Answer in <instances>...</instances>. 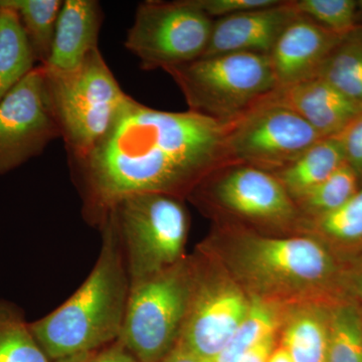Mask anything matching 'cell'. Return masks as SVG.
Listing matches in <instances>:
<instances>
[{
	"mask_svg": "<svg viewBox=\"0 0 362 362\" xmlns=\"http://www.w3.org/2000/svg\"><path fill=\"white\" fill-rule=\"evenodd\" d=\"M278 317L270 304L259 297H252L251 305L232 339L211 362H240L247 352L267 337L275 335Z\"/></svg>",
	"mask_w": 362,
	"mask_h": 362,
	"instance_id": "cell-24",
	"label": "cell"
},
{
	"mask_svg": "<svg viewBox=\"0 0 362 362\" xmlns=\"http://www.w3.org/2000/svg\"><path fill=\"white\" fill-rule=\"evenodd\" d=\"M317 78L362 107V23L331 52Z\"/></svg>",
	"mask_w": 362,
	"mask_h": 362,
	"instance_id": "cell-21",
	"label": "cell"
},
{
	"mask_svg": "<svg viewBox=\"0 0 362 362\" xmlns=\"http://www.w3.org/2000/svg\"><path fill=\"white\" fill-rule=\"evenodd\" d=\"M282 345L293 362H327L329 309L316 305L295 309L286 320Z\"/></svg>",
	"mask_w": 362,
	"mask_h": 362,
	"instance_id": "cell-18",
	"label": "cell"
},
{
	"mask_svg": "<svg viewBox=\"0 0 362 362\" xmlns=\"http://www.w3.org/2000/svg\"><path fill=\"white\" fill-rule=\"evenodd\" d=\"M361 187L356 173L346 163L343 164L327 180L295 201L302 221L332 213L351 199Z\"/></svg>",
	"mask_w": 362,
	"mask_h": 362,
	"instance_id": "cell-22",
	"label": "cell"
},
{
	"mask_svg": "<svg viewBox=\"0 0 362 362\" xmlns=\"http://www.w3.org/2000/svg\"><path fill=\"white\" fill-rule=\"evenodd\" d=\"M275 335L267 337L250 350L240 362H267L274 349Z\"/></svg>",
	"mask_w": 362,
	"mask_h": 362,
	"instance_id": "cell-31",
	"label": "cell"
},
{
	"mask_svg": "<svg viewBox=\"0 0 362 362\" xmlns=\"http://www.w3.org/2000/svg\"><path fill=\"white\" fill-rule=\"evenodd\" d=\"M228 128L195 112L157 110L130 97L102 141L84 158L69 161L85 220L99 226L131 194L187 199L207 176L235 163Z\"/></svg>",
	"mask_w": 362,
	"mask_h": 362,
	"instance_id": "cell-1",
	"label": "cell"
},
{
	"mask_svg": "<svg viewBox=\"0 0 362 362\" xmlns=\"http://www.w3.org/2000/svg\"><path fill=\"white\" fill-rule=\"evenodd\" d=\"M35 63L18 13L0 4V102L35 68Z\"/></svg>",
	"mask_w": 362,
	"mask_h": 362,
	"instance_id": "cell-19",
	"label": "cell"
},
{
	"mask_svg": "<svg viewBox=\"0 0 362 362\" xmlns=\"http://www.w3.org/2000/svg\"><path fill=\"white\" fill-rule=\"evenodd\" d=\"M164 71L180 88L188 110L223 124L233 123L278 88L269 56L252 52L202 57Z\"/></svg>",
	"mask_w": 362,
	"mask_h": 362,
	"instance_id": "cell-5",
	"label": "cell"
},
{
	"mask_svg": "<svg viewBox=\"0 0 362 362\" xmlns=\"http://www.w3.org/2000/svg\"><path fill=\"white\" fill-rule=\"evenodd\" d=\"M357 7H358L359 18H361V23H362V0L357 1Z\"/></svg>",
	"mask_w": 362,
	"mask_h": 362,
	"instance_id": "cell-36",
	"label": "cell"
},
{
	"mask_svg": "<svg viewBox=\"0 0 362 362\" xmlns=\"http://www.w3.org/2000/svg\"><path fill=\"white\" fill-rule=\"evenodd\" d=\"M267 362H293L289 352L283 345L278 349H273Z\"/></svg>",
	"mask_w": 362,
	"mask_h": 362,
	"instance_id": "cell-33",
	"label": "cell"
},
{
	"mask_svg": "<svg viewBox=\"0 0 362 362\" xmlns=\"http://www.w3.org/2000/svg\"><path fill=\"white\" fill-rule=\"evenodd\" d=\"M214 21L195 0L144 1L136 9L124 45L142 70L164 71L204 56Z\"/></svg>",
	"mask_w": 362,
	"mask_h": 362,
	"instance_id": "cell-9",
	"label": "cell"
},
{
	"mask_svg": "<svg viewBox=\"0 0 362 362\" xmlns=\"http://www.w3.org/2000/svg\"><path fill=\"white\" fill-rule=\"evenodd\" d=\"M98 228L101 251L85 282L59 308L30 324L51 361L98 351L118 340L122 331L130 293L122 244L108 216Z\"/></svg>",
	"mask_w": 362,
	"mask_h": 362,
	"instance_id": "cell-2",
	"label": "cell"
},
{
	"mask_svg": "<svg viewBox=\"0 0 362 362\" xmlns=\"http://www.w3.org/2000/svg\"><path fill=\"white\" fill-rule=\"evenodd\" d=\"M228 263L256 297H291L326 287L337 274L334 257L314 237L276 238L230 226Z\"/></svg>",
	"mask_w": 362,
	"mask_h": 362,
	"instance_id": "cell-3",
	"label": "cell"
},
{
	"mask_svg": "<svg viewBox=\"0 0 362 362\" xmlns=\"http://www.w3.org/2000/svg\"><path fill=\"white\" fill-rule=\"evenodd\" d=\"M45 71L69 161L80 160L102 141L130 96L119 85L99 47L76 70Z\"/></svg>",
	"mask_w": 362,
	"mask_h": 362,
	"instance_id": "cell-4",
	"label": "cell"
},
{
	"mask_svg": "<svg viewBox=\"0 0 362 362\" xmlns=\"http://www.w3.org/2000/svg\"><path fill=\"white\" fill-rule=\"evenodd\" d=\"M343 164H345V159L339 139L323 138L274 175L295 202L327 180Z\"/></svg>",
	"mask_w": 362,
	"mask_h": 362,
	"instance_id": "cell-17",
	"label": "cell"
},
{
	"mask_svg": "<svg viewBox=\"0 0 362 362\" xmlns=\"http://www.w3.org/2000/svg\"><path fill=\"white\" fill-rule=\"evenodd\" d=\"M204 213L266 228L301 225L296 204L273 173L233 163L218 169L187 197Z\"/></svg>",
	"mask_w": 362,
	"mask_h": 362,
	"instance_id": "cell-8",
	"label": "cell"
},
{
	"mask_svg": "<svg viewBox=\"0 0 362 362\" xmlns=\"http://www.w3.org/2000/svg\"><path fill=\"white\" fill-rule=\"evenodd\" d=\"M350 286L352 292L362 301V266L352 275Z\"/></svg>",
	"mask_w": 362,
	"mask_h": 362,
	"instance_id": "cell-34",
	"label": "cell"
},
{
	"mask_svg": "<svg viewBox=\"0 0 362 362\" xmlns=\"http://www.w3.org/2000/svg\"><path fill=\"white\" fill-rule=\"evenodd\" d=\"M106 216L120 238L130 282L185 258L188 216L182 199L160 194H131L117 202Z\"/></svg>",
	"mask_w": 362,
	"mask_h": 362,
	"instance_id": "cell-7",
	"label": "cell"
},
{
	"mask_svg": "<svg viewBox=\"0 0 362 362\" xmlns=\"http://www.w3.org/2000/svg\"><path fill=\"white\" fill-rule=\"evenodd\" d=\"M321 238L341 245L362 243V187L356 194L332 213L303 221Z\"/></svg>",
	"mask_w": 362,
	"mask_h": 362,
	"instance_id": "cell-26",
	"label": "cell"
},
{
	"mask_svg": "<svg viewBox=\"0 0 362 362\" xmlns=\"http://www.w3.org/2000/svg\"><path fill=\"white\" fill-rule=\"evenodd\" d=\"M97 351L84 352V354H75V356L65 357L54 362H94Z\"/></svg>",
	"mask_w": 362,
	"mask_h": 362,
	"instance_id": "cell-35",
	"label": "cell"
},
{
	"mask_svg": "<svg viewBox=\"0 0 362 362\" xmlns=\"http://www.w3.org/2000/svg\"><path fill=\"white\" fill-rule=\"evenodd\" d=\"M299 16L292 0L273 6L216 18L211 39L202 57L232 52H252L269 56L279 37Z\"/></svg>",
	"mask_w": 362,
	"mask_h": 362,
	"instance_id": "cell-14",
	"label": "cell"
},
{
	"mask_svg": "<svg viewBox=\"0 0 362 362\" xmlns=\"http://www.w3.org/2000/svg\"><path fill=\"white\" fill-rule=\"evenodd\" d=\"M264 101L295 112L322 138L337 137L362 114V107L321 78L277 88Z\"/></svg>",
	"mask_w": 362,
	"mask_h": 362,
	"instance_id": "cell-15",
	"label": "cell"
},
{
	"mask_svg": "<svg viewBox=\"0 0 362 362\" xmlns=\"http://www.w3.org/2000/svg\"><path fill=\"white\" fill-rule=\"evenodd\" d=\"M103 18L96 0H65L59 11L51 57L44 65L45 70L68 73L80 66L98 47Z\"/></svg>",
	"mask_w": 362,
	"mask_h": 362,
	"instance_id": "cell-16",
	"label": "cell"
},
{
	"mask_svg": "<svg viewBox=\"0 0 362 362\" xmlns=\"http://www.w3.org/2000/svg\"><path fill=\"white\" fill-rule=\"evenodd\" d=\"M341 143L345 163L349 166L361 182L362 181V114L357 117L341 134L337 136Z\"/></svg>",
	"mask_w": 362,
	"mask_h": 362,
	"instance_id": "cell-29",
	"label": "cell"
},
{
	"mask_svg": "<svg viewBox=\"0 0 362 362\" xmlns=\"http://www.w3.org/2000/svg\"><path fill=\"white\" fill-rule=\"evenodd\" d=\"M327 362H362V313L356 305L329 308Z\"/></svg>",
	"mask_w": 362,
	"mask_h": 362,
	"instance_id": "cell-25",
	"label": "cell"
},
{
	"mask_svg": "<svg viewBox=\"0 0 362 362\" xmlns=\"http://www.w3.org/2000/svg\"><path fill=\"white\" fill-rule=\"evenodd\" d=\"M195 2L209 18L216 20L254 9L273 6L279 4L280 0H195Z\"/></svg>",
	"mask_w": 362,
	"mask_h": 362,
	"instance_id": "cell-28",
	"label": "cell"
},
{
	"mask_svg": "<svg viewBox=\"0 0 362 362\" xmlns=\"http://www.w3.org/2000/svg\"><path fill=\"white\" fill-rule=\"evenodd\" d=\"M94 362H139L125 349V346L116 340L115 342L107 345L98 350Z\"/></svg>",
	"mask_w": 362,
	"mask_h": 362,
	"instance_id": "cell-30",
	"label": "cell"
},
{
	"mask_svg": "<svg viewBox=\"0 0 362 362\" xmlns=\"http://www.w3.org/2000/svg\"><path fill=\"white\" fill-rule=\"evenodd\" d=\"M292 4L298 14L337 35H349L361 25L354 0H292Z\"/></svg>",
	"mask_w": 362,
	"mask_h": 362,
	"instance_id": "cell-27",
	"label": "cell"
},
{
	"mask_svg": "<svg viewBox=\"0 0 362 362\" xmlns=\"http://www.w3.org/2000/svg\"><path fill=\"white\" fill-rule=\"evenodd\" d=\"M195 282L194 259L130 282L118 341L139 362H161L175 349L187 322Z\"/></svg>",
	"mask_w": 362,
	"mask_h": 362,
	"instance_id": "cell-6",
	"label": "cell"
},
{
	"mask_svg": "<svg viewBox=\"0 0 362 362\" xmlns=\"http://www.w3.org/2000/svg\"><path fill=\"white\" fill-rule=\"evenodd\" d=\"M0 362H52L14 305L0 301Z\"/></svg>",
	"mask_w": 362,
	"mask_h": 362,
	"instance_id": "cell-23",
	"label": "cell"
},
{
	"mask_svg": "<svg viewBox=\"0 0 362 362\" xmlns=\"http://www.w3.org/2000/svg\"><path fill=\"white\" fill-rule=\"evenodd\" d=\"M58 138L45 68L39 65L0 102V175L40 156Z\"/></svg>",
	"mask_w": 362,
	"mask_h": 362,
	"instance_id": "cell-11",
	"label": "cell"
},
{
	"mask_svg": "<svg viewBox=\"0 0 362 362\" xmlns=\"http://www.w3.org/2000/svg\"><path fill=\"white\" fill-rule=\"evenodd\" d=\"M20 18L35 59L44 66L51 57L62 0H0Z\"/></svg>",
	"mask_w": 362,
	"mask_h": 362,
	"instance_id": "cell-20",
	"label": "cell"
},
{
	"mask_svg": "<svg viewBox=\"0 0 362 362\" xmlns=\"http://www.w3.org/2000/svg\"><path fill=\"white\" fill-rule=\"evenodd\" d=\"M161 362H206L188 351L182 345L177 343L175 349L168 354Z\"/></svg>",
	"mask_w": 362,
	"mask_h": 362,
	"instance_id": "cell-32",
	"label": "cell"
},
{
	"mask_svg": "<svg viewBox=\"0 0 362 362\" xmlns=\"http://www.w3.org/2000/svg\"><path fill=\"white\" fill-rule=\"evenodd\" d=\"M323 139L290 109L262 101L230 124L228 148L235 163L276 173Z\"/></svg>",
	"mask_w": 362,
	"mask_h": 362,
	"instance_id": "cell-10",
	"label": "cell"
},
{
	"mask_svg": "<svg viewBox=\"0 0 362 362\" xmlns=\"http://www.w3.org/2000/svg\"><path fill=\"white\" fill-rule=\"evenodd\" d=\"M344 37L299 14L285 28L269 54L278 88L317 78Z\"/></svg>",
	"mask_w": 362,
	"mask_h": 362,
	"instance_id": "cell-13",
	"label": "cell"
},
{
	"mask_svg": "<svg viewBox=\"0 0 362 362\" xmlns=\"http://www.w3.org/2000/svg\"><path fill=\"white\" fill-rule=\"evenodd\" d=\"M194 263V294L178 343L202 361L211 362L246 318L251 300L235 283L211 275L199 259Z\"/></svg>",
	"mask_w": 362,
	"mask_h": 362,
	"instance_id": "cell-12",
	"label": "cell"
}]
</instances>
